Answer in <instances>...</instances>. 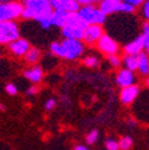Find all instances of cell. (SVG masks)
<instances>
[{
  "instance_id": "obj_26",
  "label": "cell",
  "mask_w": 149,
  "mask_h": 150,
  "mask_svg": "<svg viewBox=\"0 0 149 150\" xmlns=\"http://www.w3.org/2000/svg\"><path fill=\"white\" fill-rule=\"evenodd\" d=\"M98 138H99V131L94 129V130L89 131V134H87V136H86V142H87L88 144H94V143L98 141Z\"/></svg>"
},
{
  "instance_id": "obj_40",
  "label": "cell",
  "mask_w": 149,
  "mask_h": 150,
  "mask_svg": "<svg viewBox=\"0 0 149 150\" xmlns=\"http://www.w3.org/2000/svg\"><path fill=\"white\" fill-rule=\"evenodd\" d=\"M114 1H122V0H114Z\"/></svg>"
},
{
  "instance_id": "obj_19",
  "label": "cell",
  "mask_w": 149,
  "mask_h": 150,
  "mask_svg": "<svg viewBox=\"0 0 149 150\" xmlns=\"http://www.w3.org/2000/svg\"><path fill=\"white\" fill-rule=\"evenodd\" d=\"M123 64H124V68L131 71L137 70V64H138L137 55H125L123 59Z\"/></svg>"
},
{
  "instance_id": "obj_15",
  "label": "cell",
  "mask_w": 149,
  "mask_h": 150,
  "mask_svg": "<svg viewBox=\"0 0 149 150\" xmlns=\"http://www.w3.org/2000/svg\"><path fill=\"white\" fill-rule=\"evenodd\" d=\"M121 1H114V0H101L99 3V10L107 17L114 13H117L118 5Z\"/></svg>"
},
{
  "instance_id": "obj_37",
  "label": "cell",
  "mask_w": 149,
  "mask_h": 150,
  "mask_svg": "<svg viewBox=\"0 0 149 150\" xmlns=\"http://www.w3.org/2000/svg\"><path fill=\"white\" fill-rule=\"evenodd\" d=\"M5 108H6V107H5L3 104H0V111H5Z\"/></svg>"
},
{
  "instance_id": "obj_4",
  "label": "cell",
  "mask_w": 149,
  "mask_h": 150,
  "mask_svg": "<svg viewBox=\"0 0 149 150\" xmlns=\"http://www.w3.org/2000/svg\"><path fill=\"white\" fill-rule=\"evenodd\" d=\"M77 13L86 25H93V24L103 25L106 21V16L99 10V7L94 5L81 6Z\"/></svg>"
},
{
  "instance_id": "obj_29",
  "label": "cell",
  "mask_w": 149,
  "mask_h": 150,
  "mask_svg": "<svg viewBox=\"0 0 149 150\" xmlns=\"http://www.w3.org/2000/svg\"><path fill=\"white\" fill-rule=\"evenodd\" d=\"M5 91H6V93L9 96H16L17 93H18V88H17V86L14 85V83H7L6 86H5Z\"/></svg>"
},
{
  "instance_id": "obj_12",
  "label": "cell",
  "mask_w": 149,
  "mask_h": 150,
  "mask_svg": "<svg viewBox=\"0 0 149 150\" xmlns=\"http://www.w3.org/2000/svg\"><path fill=\"white\" fill-rule=\"evenodd\" d=\"M23 75H24V78L28 79L31 83H38L43 80L44 73H43V69L40 66H31L30 68H28L23 71Z\"/></svg>"
},
{
  "instance_id": "obj_27",
  "label": "cell",
  "mask_w": 149,
  "mask_h": 150,
  "mask_svg": "<svg viewBox=\"0 0 149 150\" xmlns=\"http://www.w3.org/2000/svg\"><path fill=\"white\" fill-rule=\"evenodd\" d=\"M107 61H109V64L114 68H118L121 64H122V60L118 55H110L107 56Z\"/></svg>"
},
{
  "instance_id": "obj_22",
  "label": "cell",
  "mask_w": 149,
  "mask_h": 150,
  "mask_svg": "<svg viewBox=\"0 0 149 150\" xmlns=\"http://www.w3.org/2000/svg\"><path fill=\"white\" fill-rule=\"evenodd\" d=\"M140 37H141L142 41H143L144 48H145V47H148V45H149V23H148V22L143 23Z\"/></svg>"
},
{
  "instance_id": "obj_35",
  "label": "cell",
  "mask_w": 149,
  "mask_h": 150,
  "mask_svg": "<svg viewBox=\"0 0 149 150\" xmlns=\"http://www.w3.org/2000/svg\"><path fill=\"white\" fill-rule=\"evenodd\" d=\"M74 150H89L87 146H85V145H81V144H79V145H77L75 148H74Z\"/></svg>"
},
{
  "instance_id": "obj_5",
  "label": "cell",
  "mask_w": 149,
  "mask_h": 150,
  "mask_svg": "<svg viewBox=\"0 0 149 150\" xmlns=\"http://www.w3.org/2000/svg\"><path fill=\"white\" fill-rule=\"evenodd\" d=\"M23 4L19 1H10L0 4V22H14L22 17Z\"/></svg>"
},
{
  "instance_id": "obj_10",
  "label": "cell",
  "mask_w": 149,
  "mask_h": 150,
  "mask_svg": "<svg viewBox=\"0 0 149 150\" xmlns=\"http://www.w3.org/2000/svg\"><path fill=\"white\" fill-rule=\"evenodd\" d=\"M138 94H140V87L137 85L123 87L119 93V100L123 105H130L137 99Z\"/></svg>"
},
{
  "instance_id": "obj_11",
  "label": "cell",
  "mask_w": 149,
  "mask_h": 150,
  "mask_svg": "<svg viewBox=\"0 0 149 150\" xmlns=\"http://www.w3.org/2000/svg\"><path fill=\"white\" fill-rule=\"evenodd\" d=\"M136 82V76L134 71L129 70L126 68H123L121 70H118L117 75H116V83L119 87H128V86H131L135 85Z\"/></svg>"
},
{
  "instance_id": "obj_39",
  "label": "cell",
  "mask_w": 149,
  "mask_h": 150,
  "mask_svg": "<svg viewBox=\"0 0 149 150\" xmlns=\"http://www.w3.org/2000/svg\"><path fill=\"white\" fill-rule=\"evenodd\" d=\"M145 50H147V52H145V54L149 56V45H148V47H145Z\"/></svg>"
},
{
  "instance_id": "obj_3",
  "label": "cell",
  "mask_w": 149,
  "mask_h": 150,
  "mask_svg": "<svg viewBox=\"0 0 149 150\" xmlns=\"http://www.w3.org/2000/svg\"><path fill=\"white\" fill-rule=\"evenodd\" d=\"M86 26L87 25L80 19L78 13H69L67 24L61 29V35L63 38L82 41V35Z\"/></svg>"
},
{
  "instance_id": "obj_33",
  "label": "cell",
  "mask_w": 149,
  "mask_h": 150,
  "mask_svg": "<svg viewBox=\"0 0 149 150\" xmlns=\"http://www.w3.org/2000/svg\"><path fill=\"white\" fill-rule=\"evenodd\" d=\"M80 4V6H85V5H94V4H99L101 0H77Z\"/></svg>"
},
{
  "instance_id": "obj_21",
  "label": "cell",
  "mask_w": 149,
  "mask_h": 150,
  "mask_svg": "<svg viewBox=\"0 0 149 150\" xmlns=\"http://www.w3.org/2000/svg\"><path fill=\"white\" fill-rule=\"evenodd\" d=\"M82 63L88 68H96L99 66V59L94 55H87L86 57H84Z\"/></svg>"
},
{
  "instance_id": "obj_20",
  "label": "cell",
  "mask_w": 149,
  "mask_h": 150,
  "mask_svg": "<svg viewBox=\"0 0 149 150\" xmlns=\"http://www.w3.org/2000/svg\"><path fill=\"white\" fill-rule=\"evenodd\" d=\"M133 138L130 136H124L118 141V149L119 150H130L133 146Z\"/></svg>"
},
{
  "instance_id": "obj_41",
  "label": "cell",
  "mask_w": 149,
  "mask_h": 150,
  "mask_svg": "<svg viewBox=\"0 0 149 150\" xmlns=\"http://www.w3.org/2000/svg\"><path fill=\"white\" fill-rule=\"evenodd\" d=\"M111 150H119V149H111Z\"/></svg>"
},
{
  "instance_id": "obj_38",
  "label": "cell",
  "mask_w": 149,
  "mask_h": 150,
  "mask_svg": "<svg viewBox=\"0 0 149 150\" xmlns=\"http://www.w3.org/2000/svg\"><path fill=\"white\" fill-rule=\"evenodd\" d=\"M145 85H147V86L149 87V76H148V78L145 79Z\"/></svg>"
},
{
  "instance_id": "obj_8",
  "label": "cell",
  "mask_w": 149,
  "mask_h": 150,
  "mask_svg": "<svg viewBox=\"0 0 149 150\" xmlns=\"http://www.w3.org/2000/svg\"><path fill=\"white\" fill-rule=\"evenodd\" d=\"M97 47L99 49V51H101L103 54L110 56V55H117L118 50H119V45L118 43L109 35H103L101 38L97 42Z\"/></svg>"
},
{
  "instance_id": "obj_16",
  "label": "cell",
  "mask_w": 149,
  "mask_h": 150,
  "mask_svg": "<svg viewBox=\"0 0 149 150\" xmlns=\"http://www.w3.org/2000/svg\"><path fill=\"white\" fill-rule=\"evenodd\" d=\"M137 57H138L137 70L143 76H148L149 75V56L145 52H140L137 55Z\"/></svg>"
},
{
  "instance_id": "obj_28",
  "label": "cell",
  "mask_w": 149,
  "mask_h": 150,
  "mask_svg": "<svg viewBox=\"0 0 149 150\" xmlns=\"http://www.w3.org/2000/svg\"><path fill=\"white\" fill-rule=\"evenodd\" d=\"M105 146L107 150H111V149H118V141L115 139V138H107L105 141Z\"/></svg>"
},
{
  "instance_id": "obj_2",
  "label": "cell",
  "mask_w": 149,
  "mask_h": 150,
  "mask_svg": "<svg viewBox=\"0 0 149 150\" xmlns=\"http://www.w3.org/2000/svg\"><path fill=\"white\" fill-rule=\"evenodd\" d=\"M23 13L24 19L38 21L41 18L49 17L53 13V8L49 4V0H23Z\"/></svg>"
},
{
  "instance_id": "obj_17",
  "label": "cell",
  "mask_w": 149,
  "mask_h": 150,
  "mask_svg": "<svg viewBox=\"0 0 149 150\" xmlns=\"http://www.w3.org/2000/svg\"><path fill=\"white\" fill-rule=\"evenodd\" d=\"M80 7L81 6L77 0H62V5H61L60 10H62L67 13H77Z\"/></svg>"
},
{
  "instance_id": "obj_31",
  "label": "cell",
  "mask_w": 149,
  "mask_h": 150,
  "mask_svg": "<svg viewBox=\"0 0 149 150\" xmlns=\"http://www.w3.org/2000/svg\"><path fill=\"white\" fill-rule=\"evenodd\" d=\"M122 1H124V3H126L129 5H131V6H134L136 8V7H140L144 3V0H122Z\"/></svg>"
},
{
  "instance_id": "obj_24",
  "label": "cell",
  "mask_w": 149,
  "mask_h": 150,
  "mask_svg": "<svg viewBox=\"0 0 149 150\" xmlns=\"http://www.w3.org/2000/svg\"><path fill=\"white\" fill-rule=\"evenodd\" d=\"M37 22H38L40 26H41L43 30H49V29H51V26H53L51 16H49V17H44V18H41V19H38Z\"/></svg>"
},
{
  "instance_id": "obj_1",
  "label": "cell",
  "mask_w": 149,
  "mask_h": 150,
  "mask_svg": "<svg viewBox=\"0 0 149 150\" xmlns=\"http://www.w3.org/2000/svg\"><path fill=\"white\" fill-rule=\"evenodd\" d=\"M85 51V44L79 40H68L63 38L62 41H56L50 44V52L68 61H75Z\"/></svg>"
},
{
  "instance_id": "obj_14",
  "label": "cell",
  "mask_w": 149,
  "mask_h": 150,
  "mask_svg": "<svg viewBox=\"0 0 149 150\" xmlns=\"http://www.w3.org/2000/svg\"><path fill=\"white\" fill-rule=\"evenodd\" d=\"M69 13L62 11V10H54L51 13V22H53V26H56L62 29L66 24H67V19H68Z\"/></svg>"
},
{
  "instance_id": "obj_36",
  "label": "cell",
  "mask_w": 149,
  "mask_h": 150,
  "mask_svg": "<svg viewBox=\"0 0 149 150\" xmlns=\"http://www.w3.org/2000/svg\"><path fill=\"white\" fill-rule=\"evenodd\" d=\"M10 1H13V0H0V4H6V3H10Z\"/></svg>"
},
{
  "instance_id": "obj_9",
  "label": "cell",
  "mask_w": 149,
  "mask_h": 150,
  "mask_svg": "<svg viewBox=\"0 0 149 150\" xmlns=\"http://www.w3.org/2000/svg\"><path fill=\"white\" fill-rule=\"evenodd\" d=\"M7 47H9V50L11 52V55L16 56V57H24L25 54L31 48L29 41L25 40V38H21V37L17 38L16 41L11 42Z\"/></svg>"
},
{
  "instance_id": "obj_34",
  "label": "cell",
  "mask_w": 149,
  "mask_h": 150,
  "mask_svg": "<svg viewBox=\"0 0 149 150\" xmlns=\"http://www.w3.org/2000/svg\"><path fill=\"white\" fill-rule=\"evenodd\" d=\"M40 89H38V87H37V86H31L28 91H26V94L28 96H33V94H36V93L37 92H38Z\"/></svg>"
},
{
  "instance_id": "obj_32",
  "label": "cell",
  "mask_w": 149,
  "mask_h": 150,
  "mask_svg": "<svg viewBox=\"0 0 149 150\" xmlns=\"http://www.w3.org/2000/svg\"><path fill=\"white\" fill-rule=\"evenodd\" d=\"M49 4L53 10H60L62 5V0H49Z\"/></svg>"
},
{
  "instance_id": "obj_6",
  "label": "cell",
  "mask_w": 149,
  "mask_h": 150,
  "mask_svg": "<svg viewBox=\"0 0 149 150\" xmlns=\"http://www.w3.org/2000/svg\"><path fill=\"white\" fill-rule=\"evenodd\" d=\"M21 31L16 22H0V44L9 45L11 42L19 38Z\"/></svg>"
},
{
  "instance_id": "obj_23",
  "label": "cell",
  "mask_w": 149,
  "mask_h": 150,
  "mask_svg": "<svg viewBox=\"0 0 149 150\" xmlns=\"http://www.w3.org/2000/svg\"><path fill=\"white\" fill-rule=\"evenodd\" d=\"M135 7L134 6H131V5H129V4H126V3H124V1H121L119 3V5H118V10H117V12H119V13H126V14H130V13H134L135 12Z\"/></svg>"
},
{
  "instance_id": "obj_18",
  "label": "cell",
  "mask_w": 149,
  "mask_h": 150,
  "mask_svg": "<svg viewBox=\"0 0 149 150\" xmlns=\"http://www.w3.org/2000/svg\"><path fill=\"white\" fill-rule=\"evenodd\" d=\"M24 59H25V61H26L29 64H31V66L35 64V63H37V62L40 61V59H41V51H40V49L31 47V48L29 49V51L25 54Z\"/></svg>"
},
{
  "instance_id": "obj_13",
  "label": "cell",
  "mask_w": 149,
  "mask_h": 150,
  "mask_svg": "<svg viewBox=\"0 0 149 150\" xmlns=\"http://www.w3.org/2000/svg\"><path fill=\"white\" fill-rule=\"evenodd\" d=\"M143 49H144V44H143V41L140 36H137L136 38L128 42L124 45L125 55H138L140 52H142Z\"/></svg>"
},
{
  "instance_id": "obj_30",
  "label": "cell",
  "mask_w": 149,
  "mask_h": 150,
  "mask_svg": "<svg viewBox=\"0 0 149 150\" xmlns=\"http://www.w3.org/2000/svg\"><path fill=\"white\" fill-rule=\"evenodd\" d=\"M56 100H55L54 98H50V99H48L47 101H45V104H44V108L47 110V111H51V110H54L55 107H56Z\"/></svg>"
},
{
  "instance_id": "obj_25",
  "label": "cell",
  "mask_w": 149,
  "mask_h": 150,
  "mask_svg": "<svg viewBox=\"0 0 149 150\" xmlns=\"http://www.w3.org/2000/svg\"><path fill=\"white\" fill-rule=\"evenodd\" d=\"M141 7V16L142 18L149 23V0H144V3L140 6Z\"/></svg>"
},
{
  "instance_id": "obj_7",
  "label": "cell",
  "mask_w": 149,
  "mask_h": 150,
  "mask_svg": "<svg viewBox=\"0 0 149 150\" xmlns=\"http://www.w3.org/2000/svg\"><path fill=\"white\" fill-rule=\"evenodd\" d=\"M104 35V29L101 25H87L86 29L84 30L82 35V42L85 44H97V42L101 38V36Z\"/></svg>"
}]
</instances>
